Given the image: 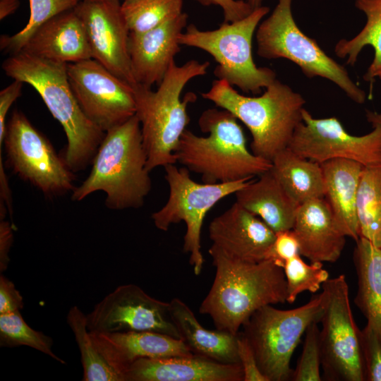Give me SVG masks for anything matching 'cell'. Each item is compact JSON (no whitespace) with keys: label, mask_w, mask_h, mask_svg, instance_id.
Segmentation results:
<instances>
[{"label":"cell","mask_w":381,"mask_h":381,"mask_svg":"<svg viewBox=\"0 0 381 381\" xmlns=\"http://www.w3.org/2000/svg\"><path fill=\"white\" fill-rule=\"evenodd\" d=\"M318 321L313 322L305 332L303 350L296 368L293 370L294 381H320L321 350Z\"/></svg>","instance_id":"e575fe53"},{"label":"cell","mask_w":381,"mask_h":381,"mask_svg":"<svg viewBox=\"0 0 381 381\" xmlns=\"http://www.w3.org/2000/svg\"><path fill=\"white\" fill-rule=\"evenodd\" d=\"M355 6L365 16V24L351 39L338 41L334 53L339 58H346L347 65L353 66L361 50L371 46L374 49L373 61L363 75V79L369 82L373 72L381 65V0H356Z\"/></svg>","instance_id":"83f0119b"},{"label":"cell","mask_w":381,"mask_h":381,"mask_svg":"<svg viewBox=\"0 0 381 381\" xmlns=\"http://www.w3.org/2000/svg\"><path fill=\"white\" fill-rule=\"evenodd\" d=\"M214 246L228 256L246 262L269 260L275 232L260 218L235 202L209 226Z\"/></svg>","instance_id":"e0dca14e"},{"label":"cell","mask_w":381,"mask_h":381,"mask_svg":"<svg viewBox=\"0 0 381 381\" xmlns=\"http://www.w3.org/2000/svg\"><path fill=\"white\" fill-rule=\"evenodd\" d=\"M20 6V0H0V19L14 13Z\"/></svg>","instance_id":"7bdbcfd3"},{"label":"cell","mask_w":381,"mask_h":381,"mask_svg":"<svg viewBox=\"0 0 381 381\" xmlns=\"http://www.w3.org/2000/svg\"><path fill=\"white\" fill-rule=\"evenodd\" d=\"M67 72L82 110L104 133L135 114L134 87L96 60L68 64Z\"/></svg>","instance_id":"5bb4252c"},{"label":"cell","mask_w":381,"mask_h":381,"mask_svg":"<svg viewBox=\"0 0 381 381\" xmlns=\"http://www.w3.org/2000/svg\"><path fill=\"white\" fill-rule=\"evenodd\" d=\"M203 99L234 114L249 130L250 151L272 162L288 147L298 125L302 122L306 100L290 86L276 79L258 97L240 94L224 80H214Z\"/></svg>","instance_id":"5b68a950"},{"label":"cell","mask_w":381,"mask_h":381,"mask_svg":"<svg viewBox=\"0 0 381 381\" xmlns=\"http://www.w3.org/2000/svg\"><path fill=\"white\" fill-rule=\"evenodd\" d=\"M140 122L135 114L105 133L85 180L72 192L80 201L96 191L106 193L111 210L138 209L152 189Z\"/></svg>","instance_id":"277c9868"},{"label":"cell","mask_w":381,"mask_h":381,"mask_svg":"<svg viewBox=\"0 0 381 381\" xmlns=\"http://www.w3.org/2000/svg\"><path fill=\"white\" fill-rule=\"evenodd\" d=\"M300 254V246L292 229L275 233L269 260L275 262L281 267L289 259Z\"/></svg>","instance_id":"8d00e7d4"},{"label":"cell","mask_w":381,"mask_h":381,"mask_svg":"<svg viewBox=\"0 0 381 381\" xmlns=\"http://www.w3.org/2000/svg\"><path fill=\"white\" fill-rule=\"evenodd\" d=\"M13 225L5 217L0 218V271H5L9 262V250L13 243Z\"/></svg>","instance_id":"b9f144b4"},{"label":"cell","mask_w":381,"mask_h":381,"mask_svg":"<svg viewBox=\"0 0 381 381\" xmlns=\"http://www.w3.org/2000/svg\"><path fill=\"white\" fill-rule=\"evenodd\" d=\"M80 353L83 381H123L121 375L105 360L95 347L87 325V318L78 306H73L67 315Z\"/></svg>","instance_id":"f546056e"},{"label":"cell","mask_w":381,"mask_h":381,"mask_svg":"<svg viewBox=\"0 0 381 381\" xmlns=\"http://www.w3.org/2000/svg\"><path fill=\"white\" fill-rule=\"evenodd\" d=\"M67 65L20 51L7 58L2 68L7 76L31 85L60 123L67 138L61 156L75 173L92 164L105 133L82 110L71 87Z\"/></svg>","instance_id":"7a4b0ae2"},{"label":"cell","mask_w":381,"mask_h":381,"mask_svg":"<svg viewBox=\"0 0 381 381\" xmlns=\"http://www.w3.org/2000/svg\"><path fill=\"white\" fill-rule=\"evenodd\" d=\"M169 195L165 205L152 213L151 217L156 228L167 231L171 224L183 222L186 231L183 236V250L189 255V263L194 274L199 275L204 264L201 251V231L208 211L222 199L235 194L252 179L217 183H200L190 176L186 167L178 168L175 164L164 167Z\"/></svg>","instance_id":"30bf717a"},{"label":"cell","mask_w":381,"mask_h":381,"mask_svg":"<svg viewBox=\"0 0 381 381\" xmlns=\"http://www.w3.org/2000/svg\"><path fill=\"white\" fill-rule=\"evenodd\" d=\"M89 332L97 349L107 362L121 375L123 381L124 370L138 359L186 357L194 355L182 339L160 332Z\"/></svg>","instance_id":"d6986e66"},{"label":"cell","mask_w":381,"mask_h":381,"mask_svg":"<svg viewBox=\"0 0 381 381\" xmlns=\"http://www.w3.org/2000/svg\"><path fill=\"white\" fill-rule=\"evenodd\" d=\"M208 252L215 275L199 312L210 316L217 329L237 334L255 311L286 301V277L275 262L239 260L213 245Z\"/></svg>","instance_id":"6da1fadb"},{"label":"cell","mask_w":381,"mask_h":381,"mask_svg":"<svg viewBox=\"0 0 381 381\" xmlns=\"http://www.w3.org/2000/svg\"><path fill=\"white\" fill-rule=\"evenodd\" d=\"M365 116L373 130L356 136L348 133L337 118L316 119L304 108L302 122L296 127L288 147L320 164L342 158L364 167L381 164V113L366 109Z\"/></svg>","instance_id":"4fadbf2b"},{"label":"cell","mask_w":381,"mask_h":381,"mask_svg":"<svg viewBox=\"0 0 381 381\" xmlns=\"http://www.w3.org/2000/svg\"><path fill=\"white\" fill-rule=\"evenodd\" d=\"M269 11V7L261 6L246 18L224 22L213 30H201L190 24L181 34L179 43L210 54L217 64L214 70L217 79L226 80L245 93L260 94L262 88L277 79L274 70L257 66L252 52L253 35Z\"/></svg>","instance_id":"52a82bcc"},{"label":"cell","mask_w":381,"mask_h":381,"mask_svg":"<svg viewBox=\"0 0 381 381\" xmlns=\"http://www.w3.org/2000/svg\"><path fill=\"white\" fill-rule=\"evenodd\" d=\"M235 193L236 202L260 218L275 233L292 229L298 205L286 193L271 169Z\"/></svg>","instance_id":"cb8c5ba5"},{"label":"cell","mask_w":381,"mask_h":381,"mask_svg":"<svg viewBox=\"0 0 381 381\" xmlns=\"http://www.w3.org/2000/svg\"><path fill=\"white\" fill-rule=\"evenodd\" d=\"M238 121L224 109L205 110L198 125L207 136L197 135L186 128L174 152L176 163L200 175L205 183L253 179L270 169L271 162L248 149Z\"/></svg>","instance_id":"3957f363"},{"label":"cell","mask_w":381,"mask_h":381,"mask_svg":"<svg viewBox=\"0 0 381 381\" xmlns=\"http://www.w3.org/2000/svg\"><path fill=\"white\" fill-rule=\"evenodd\" d=\"M209 66V61L192 59L181 66L174 61L155 91L140 85L134 87L135 114L150 171L176 163L174 152L190 122L187 107L196 99L188 92L181 100V92L190 80L205 75Z\"/></svg>","instance_id":"8992f818"},{"label":"cell","mask_w":381,"mask_h":381,"mask_svg":"<svg viewBox=\"0 0 381 381\" xmlns=\"http://www.w3.org/2000/svg\"><path fill=\"white\" fill-rule=\"evenodd\" d=\"M3 144L6 165L45 195L60 196L75 188L74 172L61 155L17 109L12 111L6 123Z\"/></svg>","instance_id":"8fae6325"},{"label":"cell","mask_w":381,"mask_h":381,"mask_svg":"<svg viewBox=\"0 0 381 381\" xmlns=\"http://www.w3.org/2000/svg\"><path fill=\"white\" fill-rule=\"evenodd\" d=\"M325 294L311 298L306 304L290 310L265 306L255 311L242 326L258 368L268 381L291 380V356L303 334L313 322H320Z\"/></svg>","instance_id":"9c48e42d"},{"label":"cell","mask_w":381,"mask_h":381,"mask_svg":"<svg viewBox=\"0 0 381 381\" xmlns=\"http://www.w3.org/2000/svg\"><path fill=\"white\" fill-rule=\"evenodd\" d=\"M292 230L300 246V254L311 262H334L346 243L325 198L310 199L297 209Z\"/></svg>","instance_id":"44dd1931"},{"label":"cell","mask_w":381,"mask_h":381,"mask_svg":"<svg viewBox=\"0 0 381 381\" xmlns=\"http://www.w3.org/2000/svg\"><path fill=\"white\" fill-rule=\"evenodd\" d=\"M81 0H29L30 17L25 27L13 35H1L0 48L11 55L20 52L32 35L44 23L74 9Z\"/></svg>","instance_id":"1f68e13d"},{"label":"cell","mask_w":381,"mask_h":381,"mask_svg":"<svg viewBox=\"0 0 381 381\" xmlns=\"http://www.w3.org/2000/svg\"><path fill=\"white\" fill-rule=\"evenodd\" d=\"M121 11L131 32L153 29L183 13V0H124Z\"/></svg>","instance_id":"4dcf8cb0"},{"label":"cell","mask_w":381,"mask_h":381,"mask_svg":"<svg viewBox=\"0 0 381 381\" xmlns=\"http://www.w3.org/2000/svg\"><path fill=\"white\" fill-rule=\"evenodd\" d=\"M23 307V297L14 284L1 274L0 276V314L20 310Z\"/></svg>","instance_id":"60d3db41"},{"label":"cell","mask_w":381,"mask_h":381,"mask_svg":"<svg viewBox=\"0 0 381 381\" xmlns=\"http://www.w3.org/2000/svg\"><path fill=\"white\" fill-rule=\"evenodd\" d=\"M360 237L381 248V164L364 167L358 188Z\"/></svg>","instance_id":"f1b7e54d"},{"label":"cell","mask_w":381,"mask_h":381,"mask_svg":"<svg viewBox=\"0 0 381 381\" xmlns=\"http://www.w3.org/2000/svg\"><path fill=\"white\" fill-rule=\"evenodd\" d=\"M292 2L277 0L271 14L258 25L255 34L258 55L265 59H288L307 78L327 79L351 100L363 104L365 92L351 80L346 68L300 30L293 16Z\"/></svg>","instance_id":"ba28073f"},{"label":"cell","mask_w":381,"mask_h":381,"mask_svg":"<svg viewBox=\"0 0 381 381\" xmlns=\"http://www.w3.org/2000/svg\"><path fill=\"white\" fill-rule=\"evenodd\" d=\"M23 83L13 80L0 92V150L2 148L6 129V117L13 102L20 96Z\"/></svg>","instance_id":"ab89813d"},{"label":"cell","mask_w":381,"mask_h":381,"mask_svg":"<svg viewBox=\"0 0 381 381\" xmlns=\"http://www.w3.org/2000/svg\"><path fill=\"white\" fill-rule=\"evenodd\" d=\"M325 183V198L337 224L346 236L360 238L356 198L364 166L356 161L336 158L320 164Z\"/></svg>","instance_id":"603a6c76"},{"label":"cell","mask_w":381,"mask_h":381,"mask_svg":"<svg viewBox=\"0 0 381 381\" xmlns=\"http://www.w3.org/2000/svg\"><path fill=\"white\" fill-rule=\"evenodd\" d=\"M21 51L65 64L92 59L83 22L74 9L61 13L42 24Z\"/></svg>","instance_id":"7402d4cb"},{"label":"cell","mask_w":381,"mask_h":381,"mask_svg":"<svg viewBox=\"0 0 381 381\" xmlns=\"http://www.w3.org/2000/svg\"><path fill=\"white\" fill-rule=\"evenodd\" d=\"M271 171L298 205L325 198V183L320 163L303 157L286 147L272 161Z\"/></svg>","instance_id":"4316f807"},{"label":"cell","mask_w":381,"mask_h":381,"mask_svg":"<svg viewBox=\"0 0 381 381\" xmlns=\"http://www.w3.org/2000/svg\"><path fill=\"white\" fill-rule=\"evenodd\" d=\"M121 6L119 0H81L74 10L83 22L92 59L135 87L128 52L130 30Z\"/></svg>","instance_id":"2e32d148"},{"label":"cell","mask_w":381,"mask_h":381,"mask_svg":"<svg viewBox=\"0 0 381 381\" xmlns=\"http://www.w3.org/2000/svg\"><path fill=\"white\" fill-rule=\"evenodd\" d=\"M124 381H243L240 363H222L193 355L140 358L123 372Z\"/></svg>","instance_id":"ffe728a7"},{"label":"cell","mask_w":381,"mask_h":381,"mask_svg":"<svg viewBox=\"0 0 381 381\" xmlns=\"http://www.w3.org/2000/svg\"><path fill=\"white\" fill-rule=\"evenodd\" d=\"M0 344L8 347L29 346L60 363H66L52 351L53 341L51 337L30 327L23 320L20 310L0 314Z\"/></svg>","instance_id":"d6a6232c"},{"label":"cell","mask_w":381,"mask_h":381,"mask_svg":"<svg viewBox=\"0 0 381 381\" xmlns=\"http://www.w3.org/2000/svg\"><path fill=\"white\" fill-rule=\"evenodd\" d=\"M188 18L183 12L146 32H130L128 52L137 85L152 87L161 83L181 50L179 37L187 26Z\"/></svg>","instance_id":"ac0fdd59"},{"label":"cell","mask_w":381,"mask_h":381,"mask_svg":"<svg viewBox=\"0 0 381 381\" xmlns=\"http://www.w3.org/2000/svg\"><path fill=\"white\" fill-rule=\"evenodd\" d=\"M203 6H218L223 12L224 22L229 23L241 20L254 10L243 0H193Z\"/></svg>","instance_id":"f35d334b"},{"label":"cell","mask_w":381,"mask_h":381,"mask_svg":"<svg viewBox=\"0 0 381 381\" xmlns=\"http://www.w3.org/2000/svg\"><path fill=\"white\" fill-rule=\"evenodd\" d=\"M325 304L320 320L321 368L327 381H365L359 330L349 301L344 274L322 285Z\"/></svg>","instance_id":"7c38bea8"},{"label":"cell","mask_w":381,"mask_h":381,"mask_svg":"<svg viewBox=\"0 0 381 381\" xmlns=\"http://www.w3.org/2000/svg\"><path fill=\"white\" fill-rule=\"evenodd\" d=\"M297 255L286 260L282 267L286 280V302L293 303L303 291L317 292L329 279L328 272L322 262L307 264Z\"/></svg>","instance_id":"836d02e7"},{"label":"cell","mask_w":381,"mask_h":381,"mask_svg":"<svg viewBox=\"0 0 381 381\" xmlns=\"http://www.w3.org/2000/svg\"><path fill=\"white\" fill-rule=\"evenodd\" d=\"M365 381H381V339L368 325L359 330Z\"/></svg>","instance_id":"d590c367"},{"label":"cell","mask_w":381,"mask_h":381,"mask_svg":"<svg viewBox=\"0 0 381 381\" xmlns=\"http://www.w3.org/2000/svg\"><path fill=\"white\" fill-rule=\"evenodd\" d=\"M375 77H378L381 79V65H380L372 73L369 82L372 83Z\"/></svg>","instance_id":"ee69618b"},{"label":"cell","mask_w":381,"mask_h":381,"mask_svg":"<svg viewBox=\"0 0 381 381\" xmlns=\"http://www.w3.org/2000/svg\"><path fill=\"white\" fill-rule=\"evenodd\" d=\"M169 303L170 315L181 339L194 355L222 363H240L237 334L206 329L180 298H174Z\"/></svg>","instance_id":"d4e9b609"},{"label":"cell","mask_w":381,"mask_h":381,"mask_svg":"<svg viewBox=\"0 0 381 381\" xmlns=\"http://www.w3.org/2000/svg\"><path fill=\"white\" fill-rule=\"evenodd\" d=\"M356 243L358 290L353 301L381 339V248L363 237Z\"/></svg>","instance_id":"484cf974"},{"label":"cell","mask_w":381,"mask_h":381,"mask_svg":"<svg viewBox=\"0 0 381 381\" xmlns=\"http://www.w3.org/2000/svg\"><path fill=\"white\" fill-rule=\"evenodd\" d=\"M247 2L250 4L253 9H255L262 6V0H247Z\"/></svg>","instance_id":"f6af8a7d"},{"label":"cell","mask_w":381,"mask_h":381,"mask_svg":"<svg viewBox=\"0 0 381 381\" xmlns=\"http://www.w3.org/2000/svg\"><path fill=\"white\" fill-rule=\"evenodd\" d=\"M86 318L89 331H152L181 339L170 315L169 303L150 296L133 284L117 286Z\"/></svg>","instance_id":"9a60e30c"},{"label":"cell","mask_w":381,"mask_h":381,"mask_svg":"<svg viewBox=\"0 0 381 381\" xmlns=\"http://www.w3.org/2000/svg\"><path fill=\"white\" fill-rule=\"evenodd\" d=\"M237 347L243 381H268L260 370L254 353L241 332L237 334Z\"/></svg>","instance_id":"74e56055"}]
</instances>
